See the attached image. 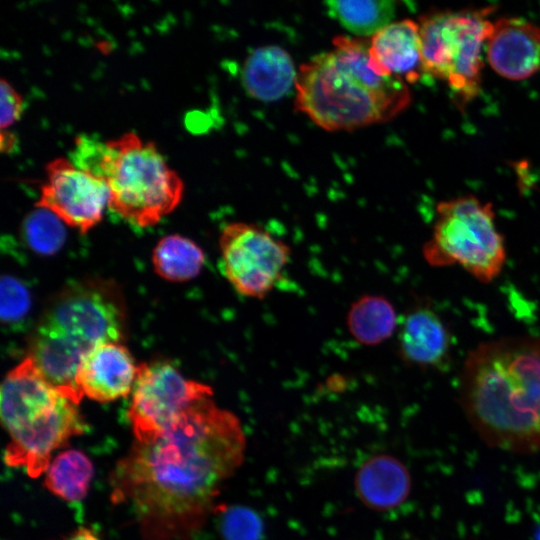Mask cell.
I'll return each mask as SVG.
<instances>
[{
  "instance_id": "1",
  "label": "cell",
  "mask_w": 540,
  "mask_h": 540,
  "mask_svg": "<svg viewBox=\"0 0 540 540\" xmlns=\"http://www.w3.org/2000/svg\"><path fill=\"white\" fill-rule=\"evenodd\" d=\"M245 450L239 418L201 398L152 441H134L111 473V499L128 507L144 540H190Z\"/></svg>"
},
{
  "instance_id": "2",
  "label": "cell",
  "mask_w": 540,
  "mask_h": 540,
  "mask_svg": "<svg viewBox=\"0 0 540 540\" xmlns=\"http://www.w3.org/2000/svg\"><path fill=\"white\" fill-rule=\"evenodd\" d=\"M459 397L470 424L488 445L540 452V337L480 343L464 361Z\"/></svg>"
},
{
  "instance_id": "3",
  "label": "cell",
  "mask_w": 540,
  "mask_h": 540,
  "mask_svg": "<svg viewBox=\"0 0 540 540\" xmlns=\"http://www.w3.org/2000/svg\"><path fill=\"white\" fill-rule=\"evenodd\" d=\"M369 41L336 36L333 49L303 63L296 78V109L327 131H352L389 121L411 93L403 80L381 76L369 64Z\"/></svg>"
},
{
  "instance_id": "4",
  "label": "cell",
  "mask_w": 540,
  "mask_h": 540,
  "mask_svg": "<svg viewBox=\"0 0 540 540\" xmlns=\"http://www.w3.org/2000/svg\"><path fill=\"white\" fill-rule=\"evenodd\" d=\"M82 397L50 383L28 356L10 370L1 386L0 413L9 435L4 460L32 478L45 474L53 452L82 434Z\"/></svg>"
},
{
  "instance_id": "5",
  "label": "cell",
  "mask_w": 540,
  "mask_h": 540,
  "mask_svg": "<svg viewBox=\"0 0 540 540\" xmlns=\"http://www.w3.org/2000/svg\"><path fill=\"white\" fill-rule=\"evenodd\" d=\"M72 161L102 177L108 207L138 227L157 224L180 203L184 183L151 141L134 132L105 142L76 139Z\"/></svg>"
},
{
  "instance_id": "6",
  "label": "cell",
  "mask_w": 540,
  "mask_h": 540,
  "mask_svg": "<svg viewBox=\"0 0 540 540\" xmlns=\"http://www.w3.org/2000/svg\"><path fill=\"white\" fill-rule=\"evenodd\" d=\"M492 8L434 11L419 19L423 73L440 79L460 109L481 91L483 58Z\"/></svg>"
},
{
  "instance_id": "7",
  "label": "cell",
  "mask_w": 540,
  "mask_h": 540,
  "mask_svg": "<svg viewBox=\"0 0 540 540\" xmlns=\"http://www.w3.org/2000/svg\"><path fill=\"white\" fill-rule=\"evenodd\" d=\"M423 256L433 267L458 265L476 280L492 282L504 267L506 246L491 203L473 195L439 202Z\"/></svg>"
},
{
  "instance_id": "8",
  "label": "cell",
  "mask_w": 540,
  "mask_h": 540,
  "mask_svg": "<svg viewBox=\"0 0 540 540\" xmlns=\"http://www.w3.org/2000/svg\"><path fill=\"white\" fill-rule=\"evenodd\" d=\"M127 313L119 286L112 280L75 281L48 304L33 332L52 337L83 355L107 342L122 343Z\"/></svg>"
},
{
  "instance_id": "9",
  "label": "cell",
  "mask_w": 540,
  "mask_h": 540,
  "mask_svg": "<svg viewBox=\"0 0 540 540\" xmlns=\"http://www.w3.org/2000/svg\"><path fill=\"white\" fill-rule=\"evenodd\" d=\"M223 273L243 297L265 298L280 282L291 249L258 225L233 222L219 237Z\"/></svg>"
},
{
  "instance_id": "10",
  "label": "cell",
  "mask_w": 540,
  "mask_h": 540,
  "mask_svg": "<svg viewBox=\"0 0 540 540\" xmlns=\"http://www.w3.org/2000/svg\"><path fill=\"white\" fill-rule=\"evenodd\" d=\"M207 396H213L209 385L185 378L167 362L139 364L128 410L135 441H152L185 409Z\"/></svg>"
},
{
  "instance_id": "11",
  "label": "cell",
  "mask_w": 540,
  "mask_h": 540,
  "mask_svg": "<svg viewBox=\"0 0 540 540\" xmlns=\"http://www.w3.org/2000/svg\"><path fill=\"white\" fill-rule=\"evenodd\" d=\"M45 171L46 180L36 207L49 210L81 233L101 221L109 200V190L102 177L65 157L48 162Z\"/></svg>"
},
{
  "instance_id": "12",
  "label": "cell",
  "mask_w": 540,
  "mask_h": 540,
  "mask_svg": "<svg viewBox=\"0 0 540 540\" xmlns=\"http://www.w3.org/2000/svg\"><path fill=\"white\" fill-rule=\"evenodd\" d=\"M491 68L514 81L540 71V27L521 17H503L492 24L486 41Z\"/></svg>"
},
{
  "instance_id": "13",
  "label": "cell",
  "mask_w": 540,
  "mask_h": 540,
  "mask_svg": "<svg viewBox=\"0 0 540 540\" xmlns=\"http://www.w3.org/2000/svg\"><path fill=\"white\" fill-rule=\"evenodd\" d=\"M137 367L122 344L107 342L82 357L76 373L81 394L97 402H111L132 393Z\"/></svg>"
},
{
  "instance_id": "14",
  "label": "cell",
  "mask_w": 540,
  "mask_h": 540,
  "mask_svg": "<svg viewBox=\"0 0 540 540\" xmlns=\"http://www.w3.org/2000/svg\"><path fill=\"white\" fill-rule=\"evenodd\" d=\"M370 67L379 75L415 83L423 74L419 24L391 22L369 40Z\"/></svg>"
},
{
  "instance_id": "15",
  "label": "cell",
  "mask_w": 540,
  "mask_h": 540,
  "mask_svg": "<svg viewBox=\"0 0 540 540\" xmlns=\"http://www.w3.org/2000/svg\"><path fill=\"white\" fill-rule=\"evenodd\" d=\"M401 358L420 368H440L448 361L451 337L440 316L418 306L404 318L398 335Z\"/></svg>"
},
{
  "instance_id": "16",
  "label": "cell",
  "mask_w": 540,
  "mask_h": 540,
  "mask_svg": "<svg viewBox=\"0 0 540 540\" xmlns=\"http://www.w3.org/2000/svg\"><path fill=\"white\" fill-rule=\"evenodd\" d=\"M354 486L363 505L385 512L407 499L411 477L406 466L396 457L379 454L361 464L355 474Z\"/></svg>"
},
{
  "instance_id": "17",
  "label": "cell",
  "mask_w": 540,
  "mask_h": 540,
  "mask_svg": "<svg viewBox=\"0 0 540 540\" xmlns=\"http://www.w3.org/2000/svg\"><path fill=\"white\" fill-rule=\"evenodd\" d=\"M297 72L289 53L269 45L253 50L245 59L241 81L249 96L265 102L285 96L296 83Z\"/></svg>"
},
{
  "instance_id": "18",
  "label": "cell",
  "mask_w": 540,
  "mask_h": 540,
  "mask_svg": "<svg viewBox=\"0 0 540 540\" xmlns=\"http://www.w3.org/2000/svg\"><path fill=\"white\" fill-rule=\"evenodd\" d=\"M346 324L358 343L374 346L394 333L398 319L393 304L386 297L366 294L352 303Z\"/></svg>"
},
{
  "instance_id": "19",
  "label": "cell",
  "mask_w": 540,
  "mask_h": 540,
  "mask_svg": "<svg viewBox=\"0 0 540 540\" xmlns=\"http://www.w3.org/2000/svg\"><path fill=\"white\" fill-rule=\"evenodd\" d=\"M204 261L202 249L194 241L177 234L161 238L152 252L155 272L161 278L172 282L195 278Z\"/></svg>"
},
{
  "instance_id": "20",
  "label": "cell",
  "mask_w": 540,
  "mask_h": 540,
  "mask_svg": "<svg viewBox=\"0 0 540 540\" xmlns=\"http://www.w3.org/2000/svg\"><path fill=\"white\" fill-rule=\"evenodd\" d=\"M92 476L93 465L87 455L68 449L51 460L45 472L44 485L54 495L75 502L86 496Z\"/></svg>"
},
{
  "instance_id": "21",
  "label": "cell",
  "mask_w": 540,
  "mask_h": 540,
  "mask_svg": "<svg viewBox=\"0 0 540 540\" xmlns=\"http://www.w3.org/2000/svg\"><path fill=\"white\" fill-rule=\"evenodd\" d=\"M329 14L358 38L373 36L391 23L395 16L394 1H328Z\"/></svg>"
},
{
  "instance_id": "22",
  "label": "cell",
  "mask_w": 540,
  "mask_h": 540,
  "mask_svg": "<svg viewBox=\"0 0 540 540\" xmlns=\"http://www.w3.org/2000/svg\"><path fill=\"white\" fill-rule=\"evenodd\" d=\"M22 232L28 246L46 256L58 252L66 240L64 223L49 210L39 207L25 217Z\"/></svg>"
},
{
  "instance_id": "23",
  "label": "cell",
  "mask_w": 540,
  "mask_h": 540,
  "mask_svg": "<svg viewBox=\"0 0 540 540\" xmlns=\"http://www.w3.org/2000/svg\"><path fill=\"white\" fill-rule=\"evenodd\" d=\"M220 529L225 540H259L262 523L250 509L232 506L222 511Z\"/></svg>"
},
{
  "instance_id": "24",
  "label": "cell",
  "mask_w": 540,
  "mask_h": 540,
  "mask_svg": "<svg viewBox=\"0 0 540 540\" xmlns=\"http://www.w3.org/2000/svg\"><path fill=\"white\" fill-rule=\"evenodd\" d=\"M31 307V295L26 286L10 275L1 278V319L6 323L22 320Z\"/></svg>"
},
{
  "instance_id": "25",
  "label": "cell",
  "mask_w": 540,
  "mask_h": 540,
  "mask_svg": "<svg viewBox=\"0 0 540 540\" xmlns=\"http://www.w3.org/2000/svg\"><path fill=\"white\" fill-rule=\"evenodd\" d=\"M1 100V130H6L17 120L24 111V100L14 87L4 78L0 81Z\"/></svg>"
},
{
  "instance_id": "26",
  "label": "cell",
  "mask_w": 540,
  "mask_h": 540,
  "mask_svg": "<svg viewBox=\"0 0 540 540\" xmlns=\"http://www.w3.org/2000/svg\"><path fill=\"white\" fill-rule=\"evenodd\" d=\"M17 145L16 135L10 131L1 130L0 147L3 153L13 152Z\"/></svg>"
},
{
  "instance_id": "27",
  "label": "cell",
  "mask_w": 540,
  "mask_h": 540,
  "mask_svg": "<svg viewBox=\"0 0 540 540\" xmlns=\"http://www.w3.org/2000/svg\"><path fill=\"white\" fill-rule=\"evenodd\" d=\"M63 540H100L90 529L81 527Z\"/></svg>"
},
{
  "instance_id": "28",
  "label": "cell",
  "mask_w": 540,
  "mask_h": 540,
  "mask_svg": "<svg viewBox=\"0 0 540 540\" xmlns=\"http://www.w3.org/2000/svg\"><path fill=\"white\" fill-rule=\"evenodd\" d=\"M536 540H540V526L538 527L536 531Z\"/></svg>"
}]
</instances>
